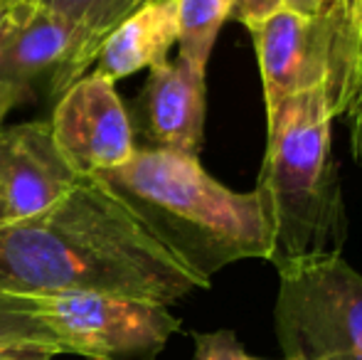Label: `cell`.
<instances>
[{
  "mask_svg": "<svg viewBox=\"0 0 362 360\" xmlns=\"http://www.w3.org/2000/svg\"><path fill=\"white\" fill-rule=\"evenodd\" d=\"M0 360H52V356L35 351H5L0 353Z\"/></svg>",
  "mask_w": 362,
  "mask_h": 360,
  "instance_id": "44dd1931",
  "label": "cell"
},
{
  "mask_svg": "<svg viewBox=\"0 0 362 360\" xmlns=\"http://www.w3.org/2000/svg\"><path fill=\"white\" fill-rule=\"evenodd\" d=\"M177 5V45L182 59L190 67L207 72V62L215 50L217 35L227 23L222 0H175Z\"/></svg>",
  "mask_w": 362,
  "mask_h": 360,
  "instance_id": "4fadbf2b",
  "label": "cell"
},
{
  "mask_svg": "<svg viewBox=\"0 0 362 360\" xmlns=\"http://www.w3.org/2000/svg\"><path fill=\"white\" fill-rule=\"evenodd\" d=\"M175 42V0H148L106 35L89 72L116 84L141 69H151L165 62L168 52Z\"/></svg>",
  "mask_w": 362,
  "mask_h": 360,
  "instance_id": "8fae6325",
  "label": "cell"
},
{
  "mask_svg": "<svg viewBox=\"0 0 362 360\" xmlns=\"http://www.w3.org/2000/svg\"><path fill=\"white\" fill-rule=\"evenodd\" d=\"M35 351L57 356L64 353L62 343L35 313L33 301L23 294L0 291V353Z\"/></svg>",
  "mask_w": 362,
  "mask_h": 360,
  "instance_id": "5bb4252c",
  "label": "cell"
},
{
  "mask_svg": "<svg viewBox=\"0 0 362 360\" xmlns=\"http://www.w3.org/2000/svg\"><path fill=\"white\" fill-rule=\"evenodd\" d=\"M72 23L81 37V62L89 72L106 35L148 0H35Z\"/></svg>",
  "mask_w": 362,
  "mask_h": 360,
  "instance_id": "7c38bea8",
  "label": "cell"
},
{
  "mask_svg": "<svg viewBox=\"0 0 362 360\" xmlns=\"http://www.w3.org/2000/svg\"><path fill=\"white\" fill-rule=\"evenodd\" d=\"M54 144L76 175L121 168L136 153V131L116 84L86 72L54 99Z\"/></svg>",
  "mask_w": 362,
  "mask_h": 360,
  "instance_id": "52a82bcc",
  "label": "cell"
},
{
  "mask_svg": "<svg viewBox=\"0 0 362 360\" xmlns=\"http://www.w3.org/2000/svg\"><path fill=\"white\" fill-rule=\"evenodd\" d=\"M192 341H195V356H192V360H269L257 358L244 351L237 333L229 331V328L210 333H192Z\"/></svg>",
  "mask_w": 362,
  "mask_h": 360,
  "instance_id": "9a60e30c",
  "label": "cell"
},
{
  "mask_svg": "<svg viewBox=\"0 0 362 360\" xmlns=\"http://www.w3.org/2000/svg\"><path fill=\"white\" fill-rule=\"evenodd\" d=\"M104 178L116 195L190 269L210 279L242 260H269L272 232L257 190L239 192L212 178L195 156L136 149Z\"/></svg>",
  "mask_w": 362,
  "mask_h": 360,
  "instance_id": "7a4b0ae2",
  "label": "cell"
},
{
  "mask_svg": "<svg viewBox=\"0 0 362 360\" xmlns=\"http://www.w3.org/2000/svg\"><path fill=\"white\" fill-rule=\"evenodd\" d=\"M247 30L262 69L267 114L315 87H328L335 116L345 114L358 91V52L348 15L303 18L281 8Z\"/></svg>",
  "mask_w": 362,
  "mask_h": 360,
  "instance_id": "5b68a950",
  "label": "cell"
},
{
  "mask_svg": "<svg viewBox=\"0 0 362 360\" xmlns=\"http://www.w3.org/2000/svg\"><path fill=\"white\" fill-rule=\"evenodd\" d=\"M222 3L227 8V18L242 23L244 28H252L284 8L281 0H222Z\"/></svg>",
  "mask_w": 362,
  "mask_h": 360,
  "instance_id": "2e32d148",
  "label": "cell"
},
{
  "mask_svg": "<svg viewBox=\"0 0 362 360\" xmlns=\"http://www.w3.org/2000/svg\"><path fill=\"white\" fill-rule=\"evenodd\" d=\"M10 15H13V8H0V30H3L5 25H8Z\"/></svg>",
  "mask_w": 362,
  "mask_h": 360,
  "instance_id": "603a6c76",
  "label": "cell"
},
{
  "mask_svg": "<svg viewBox=\"0 0 362 360\" xmlns=\"http://www.w3.org/2000/svg\"><path fill=\"white\" fill-rule=\"evenodd\" d=\"M345 15H348L355 52H358V87H360V82H362V0H345Z\"/></svg>",
  "mask_w": 362,
  "mask_h": 360,
  "instance_id": "d6986e66",
  "label": "cell"
},
{
  "mask_svg": "<svg viewBox=\"0 0 362 360\" xmlns=\"http://www.w3.org/2000/svg\"><path fill=\"white\" fill-rule=\"evenodd\" d=\"M333 119L328 87L291 96L267 114V153L257 195L272 232L274 267L343 250L348 225L330 156Z\"/></svg>",
  "mask_w": 362,
  "mask_h": 360,
  "instance_id": "3957f363",
  "label": "cell"
},
{
  "mask_svg": "<svg viewBox=\"0 0 362 360\" xmlns=\"http://www.w3.org/2000/svg\"><path fill=\"white\" fill-rule=\"evenodd\" d=\"M64 353L89 360H153L180 331V318L156 301L96 291L23 294Z\"/></svg>",
  "mask_w": 362,
  "mask_h": 360,
  "instance_id": "8992f818",
  "label": "cell"
},
{
  "mask_svg": "<svg viewBox=\"0 0 362 360\" xmlns=\"http://www.w3.org/2000/svg\"><path fill=\"white\" fill-rule=\"evenodd\" d=\"M205 74L182 59H165L148 69V79L136 99V116L151 149L197 158L205 141Z\"/></svg>",
  "mask_w": 362,
  "mask_h": 360,
  "instance_id": "30bf717a",
  "label": "cell"
},
{
  "mask_svg": "<svg viewBox=\"0 0 362 360\" xmlns=\"http://www.w3.org/2000/svg\"><path fill=\"white\" fill-rule=\"evenodd\" d=\"M35 0H0V8H18V5H28Z\"/></svg>",
  "mask_w": 362,
  "mask_h": 360,
  "instance_id": "7402d4cb",
  "label": "cell"
},
{
  "mask_svg": "<svg viewBox=\"0 0 362 360\" xmlns=\"http://www.w3.org/2000/svg\"><path fill=\"white\" fill-rule=\"evenodd\" d=\"M79 178L54 144L49 121L0 126V222L49 210Z\"/></svg>",
  "mask_w": 362,
  "mask_h": 360,
  "instance_id": "9c48e42d",
  "label": "cell"
},
{
  "mask_svg": "<svg viewBox=\"0 0 362 360\" xmlns=\"http://www.w3.org/2000/svg\"><path fill=\"white\" fill-rule=\"evenodd\" d=\"M84 74L81 37L72 23L37 3L13 8L0 30V84L35 91L47 82V96L57 99Z\"/></svg>",
  "mask_w": 362,
  "mask_h": 360,
  "instance_id": "ba28073f",
  "label": "cell"
},
{
  "mask_svg": "<svg viewBox=\"0 0 362 360\" xmlns=\"http://www.w3.org/2000/svg\"><path fill=\"white\" fill-rule=\"evenodd\" d=\"M210 284L99 175L79 178L40 215L0 222V291H96L173 306Z\"/></svg>",
  "mask_w": 362,
  "mask_h": 360,
  "instance_id": "6da1fadb",
  "label": "cell"
},
{
  "mask_svg": "<svg viewBox=\"0 0 362 360\" xmlns=\"http://www.w3.org/2000/svg\"><path fill=\"white\" fill-rule=\"evenodd\" d=\"M281 360H362V274L340 255L279 265Z\"/></svg>",
  "mask_w": 362,
  "mask_h": 360,
  "instance_id": "277c9868",
  "label": "cell"
},
{
  "mask_svg": "<svg viewBox=\"0 0 362 360\" xmlns=\"http://www.w3.org/2000/svg\"><path fill=\"white\" fill-rule=\"evenodd\" d=\"M35 96V91L25 87H15V84H0V126H5V116L20 104H28Z\"/></svg>",
  "mask_w": 362,
  "mask_h": 360,
  "instance_id": "ffe728a7",
  "label": "cell"
},
{
  "mask_svg": "<svg viewBox=\"0 0 362 360\" xmlns=\"http://www.w3.org/2000/svg\"><path fill=\"white\" fill-rule=\"evenodd\" d=\"M284 8L303 18H328L345 13V0H281Z\"/></svg>",
  "mask_w": 362,
  "mask_h": 360,
  "instance_id": "e0dca14e",
  "label": "cell"
},
{
  "mask_svg": "<svg viewBox=\"0 0 362 360\" xmlns=\"http://www.w3.org/2000/svg\"><path fill=\"white\" fill-rule=\"evenodd\" d=\"M345 114H348V119H350V144H353V156H355V161L362 163V82H360L358 91H355L350 106L345 109Z\"/></svg>",
  "mask_w": 362,
  "mask_h": 360,
  "instance_id": "ac0fdd59",
  "label": "cell"
}]
</instances>
